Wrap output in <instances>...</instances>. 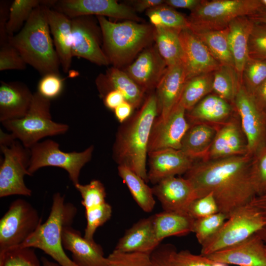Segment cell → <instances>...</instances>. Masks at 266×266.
<instances>
[{
  "mask_svg": "<svg viewBox=\"0 0 266 266\" xmlns=\"http://www.w3.org/2000/svg\"><path fill=\"white\" fill-rule=\"evenodd\" d=\"M252 157L240 156L196 161L185 173L199 198L213 194L227 219L256 196L251 175Z\"/></svg>",
  "mask_w": 266,
  "mask_h": 266,
  "instance_id": "obj_1",
  "label": "cell"
},
{
  "mask_svg": "<svg viewBox=\"0 0 266 266\" xmlns=\"http://www.w3.org/2000/svg\"><path fill=\"white\" fill-rule=\"evenodd\" d=\"M158 113L156 96L150 95L137 113L118 133L114 144V157L147 182L146 165L149 138Z\"/></svg>",
  "mask_w": 266,
  "mask_h": 266,
  "instance_id": "obj_2",
  "label": "cell"
},
{
  "mask_svg": "<svg viewBox=\"0 0 266 266\" xmlns=\"http://www.w3.org/2000/svg\"><path fill=\"white\" fill-rule=\"evenodd\" d=\"M40 5L32 13L22 29L8 37L9 42L18 51L25 62L42 76L60 74V60L55 50L46 12Z\"/></svg>",
  "mask_w": 266,
  "mask_h": 266,
  "instance_id": "obj_3",
  "label": "cell"
},
{
  "mask_svg": "<svg viewBox=\"0 0 266 266\" xmlns=\"http://www.w3.org/2000/svg\"><path fill=\"white\" fill-rule=\"evenodd\" d=\"M77 213V208L66 202L64 195L55 193L48 218L20 247L39 249L61 266H77L65 253L62 242L64 229L71 226Z\"/></svg>",
  "mask_w": 266,
  "mask_h": 266,
  "instance_id": "obj_4",
  "label": "cell"
},
{
  "mask_svg": "<svg viewBox=\"0 0 266 266\" xmlns=\"http://www.w3.org/2000/svg\"><path fill=\"white\" fill-rule=\"evenodd\" d=\"M100 27L103 51L109 63L115 66L132 59L150 41L152 30L148 26L133 21L114 23L97 16Z\"/></svg>",
  "mask_w": 266,
  "mask_h": 266,
  "instance_id": "obj_5",
  "label": "cell"
},
{
  "mask_svg": "<svg viewBox=\"0 0 266 266\" xmlns=\"http://www.w3.org/2000/svg\"><path fill=\"white\" fill-rule=\"evenodd\" d=\"M13 137L30 149L43 138L65 133L67 124L54 122L51 114V100L37 92L33 93L30 108L22 118L1 122Z\"/></svg>",
  "mask_w": 266,
  "mask_h": 266,
  "instance_id": "obj_6",
  "label": "cell"
},
{
  "mask_svg": "<svg viewBox=\"0 0 266 266\" xmlns=\"http://www.w3.org/2000/svg\"><path fill=\"white\" fill-rule=\"evenodd\" d=\"M266 226V218L250 203L231 214L220 230L201 245L200 254L207 256L236 245Z\"/></svg>",
  "mask_w": 266,
  "mask_h": 266,
  "instance_id": "obj_7",
  "label": "cell"
},
{
  "mask_svg": "<svg viewBox=\"0 0 266 266\" xmlns=\"http://www.w3.org/2000/svg\"><path fill=\"white\" fill-rule=\"evenodd\" d=\"M265 10L261 0H202L188 18L190 26L222 30L236 18L250 16Z\"/></svg>",
  "mask_w": 266,
  "mask_h": 266,
  "instance_id": "obj_8",
  "label": "cell"
},
{
  "mask_svg": "<svg viewBox=\"0 0 266 266\" xmlns=\"http://www.w3.org/2000/svg\"><path fill=\"white\" fill-rule=\"evenodd\" d=\"M94 146L82 152H66L60 150L59 144L52 139L39 142L30 148L31 159L28 171L32 176L45 166H56L65 170L75 186L79 183V177L82 167L92 157Z\"/></svg>",
  "mask_w": 266,
  "mask_h": 266,
  "instance_id": "obj_9",
  "label": "cell"
},
{
  "mask_svg": "<svg viewBox=\"0 0 266 266\" xmlns=\"http://www.w3.org/2000/svg\"><path fill=\"white\" fill-rule=\"evenodd\" d=\"M37 210L22 199L13 200L0 220V253L20 247L41 223Z\"/></svg>",
  "mask_w": 266,
  "mask_h": 266,
  "instance_id": "obj_10",
  "label": "cell"
},
{
  "mask_svg": "<svg viewBox=\"0 0 266 266\" xmlns=\"http://www.w3.org/2000/svg\"><path fill=\"white\" fill-rule=\"evenodd\" d=\"M0 149L3 155L0 166V197L31 196L32 191L24 179L26 175L31 176L28 171L30 149L15 139L6 144H0Z\"/></svg>",
  "mask_w": 266,
  "mask_h": 266,
  "instance_id": "obj_11",
  "label": "cell"
},
{
  "mask_svg": "<svg viewBox=\"0 0 266 266\" xmlns=\"http://www.w3.org/2000/svg\"><path fill=\"white\" fill-rule=\"evenodd\" d=\"M233 106L246 139L247 154L252 157L266 146V114L258 106L253 95L241 83Z\"/></svg>",
  "mask_w": 266,
  "mask_h": 266,
  "instance_id": "obj_12",
  "label": "cell"
},
{
  "mask_svg": "<svg viewBox=\"0 0 266 266\" xmlns=\"http://www.w3.org/2000/svg\"><path fill=\"white\" fill-rule=\"evenodd\" d=\"M90 17L81 16L71 19L72 57L83 58L99 66H107L109 62L100 46V27Z\"/></svg>",
  "mask_w": 266,
  "mask_h": 266,
  "instance_id": "obj_13",
  "label": "cell"
},
{
  "mask_svg": "<svg viewBox=\"0 0 266 266\" xmlns=\"http://www.w3.org/2000/svg\"><path fill=\"white\" fill-rule=\"evenodd\" d=\"M186 112L178 103L165 119H156L149 138L148 152L164 149H180L182 139L191 126Z\"/></svg>",
  "mask_w": 266,
  "mask_h": 266,
  "instance_id": "obj_14",
  "label": "cell"
},
{
  "mask_svg": "<svg viewBox=\"0 0 266 266\" xmlns=\"http://www.w3.org/2000/svg\"><path fill=\"white\" fill-rule=\"evenodd\" d=\"M51 8L70 19L95 15L133 21L139 20L131 8L114 0H56Z\"/></svg>",
  "mask_w": 266,
  "mask_h": 266,
  "instance_id": "obj_15",
  "label": "cell"
},
{
  "mask_svg": "<svg viewBox=\"0 0 266 266\" xmlns=\"http://www.w3.org/2000/svg\"><path fill=\"white\" fill-rule=\"evenodd\" d=\"M217 131L206 158L216 159L247 154V144L236 110L227 121L217 125Z\"/></svg>",
  "mask_w": 266,
  "mask_h": 266,
  "instance_id": "obj_16",
  "label": "cell"
},
{
  "mask_svg": "<svg viewBox=\"0 0 266 266\" xmlns=\"http://www.w3.org/2000/svg\"><path fill=\"white\" fill-rule=\"evenodd\" d=\"M182 44L187 80L203 74L213 72L221 66L203 42L190 28L181 30Z\"/></svg>",
  "mask_w": 266,
  "mask_h": 266,
  "instance_id": "obj_17",
  "label": "cell"
},
{
  "mask_svg": "<svg viewBox=\"0 0 266 266\" xmlns=\"http://www.w3.org/2000/svg\"><path fill=\"white\" fill-rule=\"evenodd\" d=\"M164 211L188 213L191 203L199 198L191 182L185 177H169L152 188Z\"/></svg>",
  "mask_w": 266,
  "mask_h": 266,
  "instance_id": "obj_18",
  "label": "cell"
},
{
  "mask_svg": "<svg viewBox=\"0 0 266 266\" xmlns=\"http://www.w3.org/2000/svg\"><path fill=\"white\" fill-rule=\"evenodd\" d=\"M205 256L227 265L266 266V246L256 233L236 245Z\"/></svg>",
  "mask_w": 266,
  "mask_h": 266,
  "instance_id": "obj_19",
  "label": "cell"
},
{
  "mask_svg": "<svg viewBox=\"0 0 266 266\" xmlns=\"http://www.w3.org/2000/svg\"><path fill=\"white\" fill-rule=\"evenodd\" d=\"M148 181L157 184L165 178L187 172L196 162L180 150L164 149L148 152Z\"/></svg>",
  "mask_w": 266,
  "mask_h": 266,
  "instance_id": "obj_20",
  "label": "cell"
},
{
  "mask_svg": "<svg viewBox=\"0 0 266 266\" xmlns=\"http://www.w3.org/2000/svg\"><path fill=\"white\" fill-rule=\"evenodd\" d=\"M62 242L64 249L71 252L72 260L77 266H109L101 246L85 238L71 226L64 228Z\"/></svg>",
  "mask_w": 266,
  "mask_h": 266,
  "instance_id": "obj_21",
  "label": "cell"
},
{
  "mask_svg": "<svg viewBox=\"0 0 266 266\" xmlns=\"http://www.w3.org/2000/svg\"><path fill=\"white\" fill-rule=\"evenodd\" d=\"M187 81L183 62L167 66L157 86L158 118L165 119L179 102Z\"/></svg>",
  "mask_w": 266,
  "mask_h": 266,
  "instance_id": "obj_22",
  "label": "cell"
},
{
  "mask_svg": "<svg viewBox=\"0 0 266 266\" xmlns=\"http://www.w3.org/2000/svg\"><path fill=\"white\" fill-rule=\"evenodd\" d=\"M33 93L24 83L4 82L0 84V121L21 119L28 113Z\"/></svg>",
  "mask_w": 266,
  "mask_h": 266,
  "instance_id": "obj_23",
  "label": "cell"
},
{
  "mask_svg": "<svg viewBox=\"0 0 266 266\" xmlns=\"http://www.w3.org/2000/svg\"><path fill=\"white\" fill-rule=\"evenodd\" d=\"M167 66L157 48L143 51L128 68L127 74L144 90L157 86Z\"/></svg>",
  "mask_w": 266,
  "mask_h": 266,
  "instance_id": "obj_24",
  "label": "cell"
},
{
  "mask_svg": "<svg viewBox=\"0 0 266 266\" xmlns=\"http://www.w3.org/2000/svg\"><path fill=\"white\" fill-rule=\"evenodd\" d=\"M46 12L61 66L63 71L67 73L70 68L73 58L71 52V19L47 6Z\"/></svg>",
  "mask_w": 266,
  "mask_h": 266,
  "instance_id": "obj_25",
  "label": "cell"
},
{
  "mask_svg": "<svg viewBox=\"0 0 266 266\" xmlns=\"http://www.w3.org/2000/svg\"><path fill=\"white\" fill-rule=\"evenodd\" d=\"M159 243L156 238L152 216L140 220L128 229L114 249L125 253L151 254Z\"/></svg>",
  "mask_w": 266,
  "mask_h": 266,
  "instance_id": "obj_26",
  "label": "cell"
},
{
  "mask_svg": "<svg viewBox=\"0 0 266 266\" xmlns=\"http://www.w3.org/2000/svg\"><path fill=\"white\" fill-rule=\"evenodd\" d=\"M235 111L232 104L214 94L206 96L187 111L186 117L191 124L204 123L217 125L227 121Z\"/></svg>",
  "mask_w": 266,
  "mask_h": 266,
  "instance_id": "obj_27",
  "label": "cell"
},
{
  "mask_svg": "<svg viewBox=\"0 0 266 266\" xmlns=\"http://www.w3.org/2000/svg\"><path fill=\"white\" fill-rule=\"evenodd\" d=\"M254 24L248 16H243L233 20L227 27L234 67L241 83L243 70L249 59L248 43Z\"/></svg>",
  "mask_w": 266,
  "mask_h": 266,
  "instance_id": "obj_28",
  "label": "cell"
},
{
  "mask_svg": "<svg viewBox=\"0 0 266 266\" xmlns=\"http://www.w3.org/2000/svg\"><path fill=\"white\" fill-rule=\"evenodd\" d=\"M97 85L102 96L111 90H117L133 107H138L143 99L144 90L127 73L117 68H111L105 75H100Z\"/></svg>",
  "mask_w": 266,
  "mask_h": 266,
  "instance_id": "obj_29",
  "label": "cell"
},
{
  "mask_svg": "<svg viewBox=\"0 0 266 266\" xmlns=\"http://www.w3.org/2000/svg\"><path fill=\"white\" fill-rule=\"evenodd\" d=\"M216 131L215 125L204 123L191 124L182 139L180 150L195 161L204 160L211 147Z\"/></svg>",
  "mask_w": 266,
  "mask_h": 266,
  "instance_id": "obj_30",
  "label": "cell"
},
{
  "mask_svg": "<svg viewBox=\"0 0 266 266\" xmlns=\"http://www.w3.org/2000/svg\"><path fill=\"white\" fill-rule=\"evenodd\" d=\"M152 217L156 238L160 243L169 236L186 235L193 232L195 219L188 213L164 211Z\"/></svg>",
  "mask_w": 266,
  "mask_h": 266,
  "instance_id": "obj_31",
  "label": "cell"
},
{
  "mask_svg": "<svg viewBox=\"0 0 266 266\" xmlns=\"http://www.w3.org/2000/svg\"><path fill=\"white\" fill-rule=\"evenodd\" d=\"M189 28L203 42L221 65L234 67L229 45L228 28L211 30L190 26Z\"/></svg>",
  "mask_w": 266,
  "mask_h": 266,
  "instance_id": "obj_32",
  "label": "cell"
},
{
  "mask_svg": "<svg viewBox=\"0 0 266 266\" xmlns=\"http://www.w3.org/2000/svg\"><path fill=\"white\" fill-rule=\"evenodd\" d=\"M180 31L155 27L154 37L159 53L167 66L183 62L184 54L179 36Z\"/></svg>",
  "mask_w": 266,
  "mask_h": 266,
  "instance_id": "obj_33",
  "label": "cell"
},
{
  "mask_svg": "<svg viewBox=\"0 0 266 266\" xmlns=\"http://www.w3.org/2000/svg\"><path fill=\"white\" fill-rule=\"evenodd\" d=\"M118 170L139 206L146 212H151L155 204L152 189L144 179L128 167L119 165Z\"/></svg>",
  "mask_w": 266,
  "mask_h": 266,
  "instance_id": "obj_34",
  "label": "cell"
},
{
  "mask_svg": "<svg viewBox=\"0 0 266 266\" xmlns=\"http://www.w3.org/2000/svg\"><path fill=\"white\" fill-rule=\"evenodd\" d=\"M213 72L196 76L186 82L179 103L186 111L213 91Z\"/></svg>",
  "mask_w": 266,
  "mask_h": 266,
  "instance_id": "obj_35",
  "label": "cell"
},
{
  "mask_svg": "<svg viewBox=\"0 0 266 266\" xmlns=\"http://www.w3.org/2000/svg\"><path fill=\"white\" fill-rule=\"evenodd\" d=\"M53 2L52 0H15L12 2L6 26L8 37L22 29L36 7L44 5L50 7Z\"/></svg>",
  "mask_w": 266,
  "mask_h": 266,
  "instance_id": "obj_36",
  "label": "cell"
},
{
  "mask_svg": "<svg viewBox=\"0 0 266 266\" xmlns=\"http://www.w3.org/2000/svg\"><path fill=\"white\" fill-rule=\"evenodd\" d=\"M240 83L234 67L221 65L213 72V92L233 105Z\"/></svg>",
  "mask_w": 266,
  "mask_h": 266,
  "instance_id": "obj_37",
  "label": "cell"
},
{
  "mask_svg": "<svg viewBox=\"0 0 266 266\" xmlns=\"http://www.w3.org/2000/svg\"><path fill=\"white\" fill-rule=\"evenodd\" d=\"M146 15L155 27H163L178 31L190 28L188 18L171 7L163 4L148 9Z\"/></svg>",
  "mask_w": 266,
  "mask_h": 266,
  "instance_id": "obj_38",
  "label": "cell"
},
{
  "mask_svg": "<svg viewBox=\"0 0 266 266\" xmlns=\"http://www.w3.org/2000/svg\"><path fill=\"white\" fill-rule=\"evenodd\" d=\"M34 248L15 247L0 253V266H43Z\"/></svg>",
  "mask_w": 266,
  "mask_h": 266,
  "instance_id": "obj_39",
  "label": "cell"
},
{
  "mask_svg": "<svg viewBox=\"0 0 266 266\" xmlns=\"http://www.w3.org/2000/svg\"><path fill=\"white\" fill-rule=\"evenodd\" d=\"M266 80V60L250 58L242 74L241 83L250 94Z\"/></svg>",
  "mask_w": 266,
  "mask_h": 266,
  "instance_id": "obj_40",
  "label": "cell"
},
{
  "mask_svg": "<svg viewBox=\"0 0 266 266\" xmlns=\"http://www.w3.org/2000/svg\"><path fill=\"white\" fill-rule=\"evenodd\" d=\"M227 219V216L218 212L206 217L195 219L193 233L201 245L220 230Z\"/></svg>",
  "mask_w": 266,
  "mask_h": 266,
  "instance_id": "obj_41",
  "label": "cell"
},
{
  "mask_svg": "<svg viewBox=\"0 0 266 266\" xmlns=\"http://www.w3.org/2000/svg\"><path fill=\"white\" fill-rule=\"evenodd\" d=\"M167 261L169 266H221L222 265L212 261L205 256L196 255L189 250L177 251L170 245Z\"/></svg>",
  "mask_w": 266,
  "mask_h": 266,
  "instance_id": "obj_42",
  "label": "cell"
},
{
  "mask_svg": "<svg viewBox=\"0 0 266 266\" xmlns=\"http://www.w3.org/2000/svg\"><path fill=\"white\" fill-rule=\"evenodd\" d=\"M74 186L80 194L81 203L85 210L106 202L105 188L100 181L93 180L88 184L83 185L78 183Z\"/></svg>",
  "mask_w": 266,
  "mask_h": 266,
  "instance_id": "obj_43",
  "label": "cell"
},
{
  "mask_svg": "<svg viewBox=\"0 0 266 266\" xmlns=\"http://www.w3.org/2000/svg\"><path fill=\"white\" fill-rule=\"evenodd\" d=\"M111 206L106 202L103 204L85 210L87 225L84 237L88 240L94 241V235L97 229L111 217Z\"/></svg>",
  "mask_w": 266,
  "mask_h": 266,
  "instance_id": "obj_44",
  "label": "cell"
},
{
  "mask_svg": "<svg viewBox=\"0 0 266 266\" xmlns=\"http://www.w3.org/2000/svg\"><path fill=\"white\" fill-rule=\"evenodd\" d=\"M251 175L256 196L266 192V146L252 157Z\"/></svg>",
  "mask_w": 266,
  "mask_h": 266,
  "instance_id": "obj_45",
  "label": "cell"
},
{
  "mask_svg": "<svg viewBox=\"0 0 266 266\" xmlns=\"http://www.w3.org/2000/svg\"><path fill=\"white\" fill-rule=\"evenodd\" d=\"M151 254L114 250L107 257L109 266H152Z\"/></svg>",
  "mask_w": 266,
  "mask_h": 266,
  "instance_id": "obj_46",
  "label": "cell"
},
{
  "mask_svg": "<svg viewBox=\"0 0 266 266\" xmlns=\"http://www.w3.org/2000/svg\"><path fill=\"white\" fill-rule=\"evenodd\" d=\"M248 52L250 58L266 60V25L254 24L249 39Z\"/></svg>",
  "mask_w": 266,
  "mask_h": 266,
  "instance_id": "obj_47",
  "label": "cell"
},
{
  "mask_svg": "<svg viewBox=\"0 0 266 266\" xmlns=\"http://www.w3.org/2000/svg\"><path fill=\"white\" fill-rule=\"evenodd\" d=\"M26 63L17 49L9 41L0 44V70H24Z\"/></svg>",
  "mask_w": 266,
  "mask_h": 266,
  "instance_id": "obj_48",
  "label": "cell"
},
{
  "mask_svg": "<svg viewBox=\"0 0 266 266\" xmlns=\"http://www.w3.org/2000/svg\"><path fill=\"white\" fill-rule=\"evenodd\" d=\"M64 79L60 74L49 73L43 75L37 84V92L44 98L52 100L59 97L64 88Z\"/></svg>",
  "mask_w": 266,
  "mask_h": 266,
  "instance_id": "obj_49",
  "label": "cell"
},
{
  "mask_svg": "<svg viewBox=\"0 0 266 266\" xmlns=\"http://www.w3.org/2000/svg\"><path fill=\"white\" fill-rule=\"evenodd\" d=\"M219 212L217 203L211 193L194 200L188 211V214L194 219L206 217Z\"/></svg>",
  "mask_w": 266,
  "mask_h": 266,
  "instance_id": "obj_50",
  "label": "cell"
},
{
  "mask_svg": "<svg viewBox=\"0 0 266 266\" xmlns=\"http://www.w3.org/2000/svg\"><path fill=\"white\" fill-rule=\"evenodd\" d=\"M10 5L9 2H0V44L8 41V35L6 31V26L9 17Z\"/></svg>",
  "mask_w": 266,
  "mask_h": 266,
  "instance_id": "obj_51",
  "label": "cell"
},
{
  "mask_svg": "<svg viewBox=\"0 0 266 266\" xmlns=\"http://www.w3.org/2000/svg\"><path fill=\"white\" fill-rule=\"evenodd\" d=\"M249 203L258 209L266 218V192L255 196ZM257 234L266 246V226Z\"/></svg>",
  "mask_w": 266,
  "mask_h": 266,
  "instance_id": "obj_52",
  "label": "cell"
},
{
  "mask_svg": "<svg viewBox=\"0 0 266 266\" xmlns=\"http://www.w3.org/2000/svg\"><path fill=\"white\" fill-rule=\"evenodd\" d=\"M169 245L157 248L151 254L152 266H169L167 261Z\"/></svg>",
  "mask_w": 266,
  "mask_h": 266,
  "instance_id": "obj_53",
  "label": "cell"
},
{
  "mask_svg": "<svg viewBox=\"0 0 266 266\" xmlns=\"http://www.w3.org/2000/svg\"><path fill=\"white\" fill-rule=\"evenodd\" d=\"M125 100L122 94L115 90L108 92L103 97L104 105L110 109L114 110Z\"/></svg>",
  "mask_w": 266,
  "mask_h": 266,
  "instance_id": "obj_54",
  "label": "cell"
},
{
  "mask_svg": "<svg viewBox=\"0 0 266 266\" xmlns=\"http://www.w3.org/2000/svg\"><path fill=\"white\" fill-rule=\"evenodd\" d=\"M252 95L258 106L266 114V80Z\"/></svg>",
  "mask_w": 266,
  "mask_h": 266,
  "instance_id": "obj_55",
  "label": "cell"
},
{
  "mask_svg": "<svg viewBox=\"0 0 266 266\" xmlns=\"http://www.w3.org/2000/svg\"><path fill=\"white\" fill-rule=\"evenodd\" d=\"M201 0H165V3L171 7L187 8L192 11L201 3Z\"/></svg>",
  "mask_w": 266,
  "mask_h": 266,
  "instance_id": "obj_56",
  "label": "cell"
},
{
  "mask_svg": "<svg viewBox=\"0 0 266 266\" xmlns=\"http://www.w3.org/2000/svg\"><path fill=\"white\" fill-rule=\"evenodd\" d=\"M133 108L130 103L124 101L114 109L117 120L121 123L124 122L131 114Z\"/></svg>",
  "mask_w": 266,
  "mask_h": 266,
  "instance_id": "obj_57",
  "label": "cell"
},
{
  "mask_svg": "<svg viewBox=\"0 0 266 266\" xmlns=\"http://www.w3.org/2000/svg\"><path fill=\"white\" fill-rule=\"evenodd\" d=\"M165 3L163 0H137L135 5V10L142 12L146 9H150Z\"/></svg>",
  "mask_w": 266,
  "mask_h": 266,
  "instance_id": "obj_58",
  "label": "cell"
},
{
  "mask_svg": "<svg viewBox=\"0 0 266 266\" xmlns=\"http://www.w3.org/2000/svg\"><path fill=\"white\" fill-rule=\"evenodd\" d=\"M248 17L255 23L266 25V11L265 10Z\"/></svg>",
  "mask_w": 266,
  "mask_h": 266,
  "instance_id": "obj_59",
  "label": "cell"
},
{
  "mask_svg": "<svg viewBox=\"0 0 266 266\" xmlns=\"http://www.w3.org/2000/svg\"><path fill=\"white\" fill-rule=\"evenodd\" d=\"M41 262L43 266H61L57 263L52 262L44 257L41 258Z\"/></svg>",
  "mask_w": 266,
  "mask_h": 266,
  "instance_id": "obj_60",
  "label": "cell"
},
{
  "mask_svg": "<svg viewBox=\"0 0 266 266\" xmlns=\"http://www.w3.org/2000/svg\"><path fill=\"white\" fill-rule=\"evenodd\" d=\"M261 2L264 10L266 11V0H261Z\"/></svg>",
  "mask_w": 266,
  "mask_h": 266,
  "instance_id": "obj_61",
  "label": "cell"
},
{
  "mask_svg": "<svg viewBox=\"0 0 266 266\" xmlns=\"http://www.w3.org/2000/svg\"><path fill=\"white\" fill-rule=\"evenodd\" d=\"M228 266L227 265V266Z\"/></svg>",
  "mask_w": 266,
  "mask_h": 266,
  "instance_id": "obj_62",
  "label": "cell"
}]
</instances>
